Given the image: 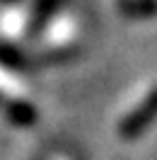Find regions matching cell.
Segmentation results:
<instances>
[{
    "mask_svg": "<svg viewBox=\"0 0 157 160\" xmlns=\"http://www.w3.org/2000/svg\"><path fill=\"white\" fill-rule=\"evenodd\" d=\"M150 119H152V95L145 100L143 109H140V112H133V114L123 121V126H121V129H123V133H126V136H138L140 131L145 129V124H147Z\"/></svg>",
    "mask_w": 157,
    "mask_h": 160,
    "instance_id": "6da1fadb",
    "label": "cell"
}]
</instances>
